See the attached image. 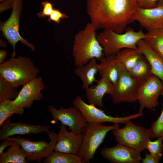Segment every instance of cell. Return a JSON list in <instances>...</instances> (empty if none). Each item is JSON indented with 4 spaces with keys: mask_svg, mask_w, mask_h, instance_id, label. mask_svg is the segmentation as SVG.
<instances>
[{
    "mask_svg": "<svg viewBox=\"0 0 163 163\" xmlns=\"http://www.w3.org/2000/svg\"><path fill=\"white\" fill-rule=\"evenodd\" d=\"M73 105L81 111L88 123H104L125 124L129 120L142 116L144 113H139L123 117H113L107 115L104 111L96 106L85 103L82 97L77 95L73 101Z\"/></svg>",
    "mask_w": 163,
    "mask_h": 163,
    "instance_id": "obj_9",
    "label": "cell"
},
{
    "mask_svg": "<svg viewBox=\"0 0 163 163\" xmlns=\"http://www.w3.org/2000/svg\"><path fill=\"white\" fill-rule=\"evenodd\" d=\"M13 5V0H6L2 2L0 4V12L12 8Z\"/></svg>",
    "mask_w": 163,
    "mask_h": 163,
    "instance_id": "obj_35",
    "label": "cell"
},
{
    "mask_svg": "<svg viewBox=\"0 0 163 163\" xmlns=\"http://www.w3.org/2000/svg\"><path fill=\"white\" fill-rule=\"evenodd\" d=\"M163 0H138L139 7L143 8H151L155 7L158 2Z\"/></svg>",
    "mask_w": 163,
    "mask_h": 163,
    "instance_id": "obj_34",
    "label": "cell"
},
{
    "mask_svg": "<svg viewBox=\"0 0 163 163\" xmlns=\"http://www.w3.org/2000/svg\"><path fill=\"white\" fill-rule=\"evenodd\" d=\"M0 47H6L7 46V44L4 41H3L2 40L0 39Z\"/></svg>",
    "mask_w": 163,
    "mask_h": 163,
    "instance_id": "obj_38",
    "label": "cell"
},
{
    "mask_svg": "<svg viewBox=\"0 0 163 163\" xmlns=\"http://www.w3.org/2000/svg\"><path fill=\"white\" fill-rule=\"evenodd\" d=\"M96 85L91 86L85 90V95L89 104L96 106L104 107L102 99L105 94H110L113 91V84L107 77H101Z\"/></svg>",
    "mask_w": 163,
    "mask_h": 163,
    "instance_id": "obj_18",
    "label": "cell"
},
{
    "mask_svg": "<svg viewBox=\"0 0 163 163\" xmlns=\"http://www.w3.org/2000/svg\"><path fill=\"white\" fill-rule=\"evenodd\" d=\"M48 111L51 115L53 122L60 121L71 131L76 133H82L88 124L81 111L74 105L66 108L60 107L59 109L50 105Z\"/></svg>",
    "mask_w": 163,
    "mask_h": 163,
    "instance_id": "obj_11",
    "label": "cell"
},
{
    "mask_svg": "<svg viewBox=\"0 0 163 163\" xmlns=\"http://www.w3.org/2000/svg\"><path fill=\"white\" fill-rule=\"evenodd\" d=\"M39 72L29 57H11L0 64V76L17 88L38 77Z\"/></svg>",
    "mask_w": 163,
    "mask_h": 163,
    "instance_id": "obj_3",
    "label": "cell"
},
{
    "mask_svg": "<svg viewBox=\"0 0 163 163\" xmlns=\"http://www.w3.org/2000/svg\"><path fill=\"white\" fill-rule=\"evenodd\" d=\"M48 133L50 141L43 140L34 141L19 136H12L7 138L17 142L25 152L27 162L36 161L40 163L42 159L48 156L54 150L57 141V134L49 130Z\"/></svg>",
    "mask_w": 163,
    "mask_h": 163,
    "instance_id": "obj_7",
    "label": "cell"
},
{
    "mask_svg": "<svg viewBox=\"0 0 163 163\" xmlns=\"http://www.w3.org/2000/svg\"><path fill=\"white\" fill-rule=\"evenodd\" d=\"M142 55L138 48H126L120 51L115 56L123 68L128 71Z\"/></svg>",
    "mask_w": 163,
    "mask_h": 163,
    "instance_id": "obj_24",
    "label": "cell"
},
{
    "mask_svg": "<svg viewBox=\"0 0 163 163\" xmlns=\"http://www.w3.org/2000/svg\"><path fill=\"white\" fill-rule=\"evenodd\" d=\"M7 151L0 155V163H26V156L20 145L16 141Z\"/></svg>",
    "mask_w": 163,
    "mask_h": 163,
    "instance_id": "obj_23",
    "label": "cell"
},
{
    "mask_svg": "<svg viewBox=\"0 0 163 163\" xmlns=\"http://www.w3.org/2000/svg\"><path fill=\"white\" fill-rule=\"evenodd\" d=\"M11 117L0 126V141L15 135L38 134L42 132H47L50 127V125H33L20 122L13 123L11 121Z\"/></svg>",
    "mask_w": 163,
    "mask_h": 163,
    "instance_id": "obj_15",
    "label": "cell"
},
{
    "mask_svg": "<svg viewBox=\"0 0 163 163\" xmlns=\"http://www.w3.org/2000/svg\"><path fill=\"white\" fill-rule=\"evenodd\" d=\"M16 88L0 76V103L16 99L19 93Z\"/></svg>",
    "mask_w": 163,
    "mask_h": 163,
    "instance_id": "obj_28",
    "label": "cell"
},
{
    "mask_svg": "<svg viewBox=\"0 0 163 163\" xmlns=\"http://www.w3.org/2000/svg\"><path fill=\"white\" fill-rule=\"evenodd\" d=\"M155 141L148 139L146 144L145 149L149 153L155 155L162 156L163 151V137H159Z\"/></svg>",
    "mask_w": 163,
    "mask_h": 163,
    "instance_id": "obj_30",
    "label": "cell"
},
{
    "mask_svg": "<svg viewBox=\"0 0 163 163\" xmlns=\"http://www.w3.org/2000/svg\"><path fill=\"white\" fill-rule=\"evenodd\" d=\"M7 55V52L6 50L3 49L0 50V64L4 62V60L6 57Z\"/></svg>",
    "mask_w": 163,
    "mask_h": 163,
    "instance_id": "obj_37",
    "label": "cell"
},
{
    "mask_svg": "<svg viewBox=\"0 0 163 163\" xmlns=\"http://www.w3.org/2000/svg\"><path fill=\"white\" fill-rule=\"evenodd\" d=\"M136 21L148 31L158 28H163V0L157 2L152 8L139 7Z\"/></svg>",
    "mask_w": 163,
    "mask_h": 163,
    "instance_id": "obj_17",
    "label": "cell"
},
{
    "mask_svg": "<svg viewBox=\"0 0 163 163\" xmlns=\"http://www.w3.org/2000/svg\"><path fill=\"white\" fill-rule=\"evenodd\" d=\"M139 7L138 0H86V12L96 30L118 34L136 21Z\"/></svg>",
    "mask_w": 163,
    "mask_h": 163,
    "instance_id": "obj_1",
    "label": "cell"
},
{
    "mask_svg": "<svg viewBox=\"0 0 163 163\" xmlns=\"http://www.w3.org/2000/svg\"><path fill=\"white\" fill-rule=\"evenodd\" d=\"M113 85L110 94L113 104L134 103L137 101V93L141 84L124 68Z\"/></svg>",
    "mask_w": 163,
    "mask_h": 163,
    "instance_id": "obj_10",
    "label": "cell"
},
{
    "mask_svg": "<svg viewBox=\"0 0 163 163\" xmlns=\"http://www.w3.org/2000/svg\"><path fill=\"white\" fill-rule=\"evenodd\" d=\"M5 0H0V2H3V1H5Z\"/></svg>",
    "mask_w": 163,
    "mask_h": 163,
    "instance_id": "obj_39",
    "label": "cell"
},
{
    "mask_svg": "<svg viewBox=\"0 0 163 163\" xmlns=\"http://www.w3.org/2000/svg\"><path fill=\"white\" fill-rule=\"evenodd\" d=\"M69 18V16L61 12L57 9L54 8L52 13L49 16L47 21L49 22L53 21L57 24L60 23V21Z\"/></svg>",
    "mask_w": 163,
    "mask_h": 163,
    "instance_id": "obj_31",
    "label": "cell"
},
{
    "mask_svg": "<svg viewBox=\"0 0 163 163\" xmlns=\"http://www.w3.org/2000/svg\"><path fill=\"white\" fill-rule=\"evenodd\" d=\"M57 134V141L54 151L66 153L78 154L82 145V133L68 131L66 126L61 123Z\"/></svg>",
    "mask_w": 163,
    "mask_h": 163,
    "instance_id": "obj_16",
    "label": "cell"
},
{
    "mask_svg": "<svg viewBox=\"0 0 163 163\" xmlns=\"http://www.w3.org/2000/svg\"><path fill=\"white\" fill-rule=\"evenodd\" d=\"M163 90V82L154 75L141 85L137 95V101L139 104V112L142 113L145 108L151 110L157 107L159 96Z\"/></svg>",
    "mask_w": 163,
    "mask_h": 163,
    "instance_id": "obj_12",
    "label": "cell"
},
{
    "mask_svg": "<svg viewBox=\"0 0 163 163\" xmlns=\"http://www.w3.org/2000/svg\"><path fill=\"white\" fill-rule=\"evenodd\" d=\"M100 153L103 158L112 163H139L142 159L140 152L119 143L103 148Z\"/></svg>",
    "mask_w": 163,
    "mask_h": 163,
    "instance_id": "obj_14",
    "label": "cell"
},
{
    "mask_svg": "<svg viewBox=\"0 0 163 163\" xmlns=\"http://www.w3.org/2000/svg\"><path fill=\"white\" fill-rule=\"evenodd\" d=\"M137 48L149 63L152 73L163 82V58L145 42L141 39L137 42Z\"/></svg>",
    "mask_w": 163,
    "mask_h": 163,
    "instance_id": "obj_19",
    "label": "cell"
},
{
    "mask_svg": "<svg viewBox=\"0 0 163 163\" xmlns=\"http://www.w3.org/2000/svg\"><path fill=\"white\" fill-rule=\"evenodd\" d=\"M96 30L89 22L75 36L72 55L76 67L87 64L93 59L100 61L104 57L103 49L97 38Z\"/></svg>",
    "mask_w": 163,
    "mask_h": 163,
    "instance_id": "obj_2",
    "label": "cell"
},
{
    "mask_svg": "<svg viewBox=\"0 0 163 163\" xmlns=\"http://www.w3.org/2000/svg\"><path fill=\"white\" fill-rule=\"evenodd\" d=\"M99 64L95 59H91L87 64L77 67L74 71L75 74L78 77L82 82V88L85 90L94 82L98 80L95 78V75L99 72Z\"/></svg>",
    "mask_w": 163,
    "mask_h": 163,
    "instance_id": "obj_21",
    "label": "cell"
},
{
    "mask_svg": "<svg viewBox=\"0 0 163 163\" xmlns=\"http://www.w3.org/2000/svg\"><path fill=\"white\" fill-rule=\"evenodd\" d=\"M23 0H13L12 11L10 17L4 22H0V29L3 36L13 47L11 57L16 55L15 48L17 43L21 41L22 43L34 51L35 47L26 40L22 38L19 32L20 18L23 8Z\"/></svg>",
    "mask_w": 163,
    "mask_h": 163,
    "instance_id": "obj_8",
    "label": "cell"
},
{
    "mask_svg": "<svg viewBox=\"0 0 163 163\" xmlns=\"http://www.w3.org/2000/svg\"><path fill=\"white\" fill-rule=\"evenodd\" d=\"M0 144V155L4 153V150L6 147L11 146L13 143L14 141L9 140L7 139H4Z\"/></svg>",
    "mask_w": 163,
    "mask_h": 163,
    "instance_id": "obj_36",
    "label": "cell"
},
{
    "mask_svg": "<svg viewBox=\"0 0 163 163\" xmlns=\"http://www.w3.org/2000/svg\"><path fill=\"white\" fill-rule=\"evenodd\" d=\"M99 64L100 75L108 78L114 84L117 80L123 67L115 55L104 57Z\"/></svg>",
    "mask_w": 163,
    "mask_h": 163,
    "instance_id": "obj_20",
    "label": "cell"
},
{
    "mask_svg": "<svg viewBox=\"0 0 163 163\" xmlns=\"http://www.w3.org/2000/svg\"><path fill=\"white\" fill-rule=\"evenodd\" d=\"M162 157V156L155 155L145 152L144 158L142 159L141 163H158Z\"/></svg>",
    "mask_w": 163,
    "mask_h": 163,
    "instance_id": "obj_33",
    "label": "cell"
},
{
    "mask_svg": "<svg viewBox=\"0 0 163 163\" xmlns=\"http://www.w3.org/2000/svg\"><path fill=\"white\" fill-rule=\"evenodd\" d=\"M128 71L141 85L153 75L149 63L142 54Z\"/></svg>",
    "mask_w": 163,
    "mask_h": 163,
    "instance_id": "obj_22",
    "label": "cell"
},
{
    "mask_svg": "<svg viewBox=\"0 0 163 163\" xmlns=\"http://www.w3.org/2000/svg\"><path fill=\"white\" fill-rule=\"evenodd\" d=\"M44 163H83L78 154L69 153L53 151L44 158Z\"/></svg>",
    "mask_w": 163,
    "mask_h": 163,
    "instance_id": "obj_26",
    "label": "cell"
},
{
    "mask_svg": "<svg viewBox=\"0 0 163 163\" xmlns=\"http://www.w3.org/2000/svg\"><path fill=\"white\" fill-rule=\"evenodd\" d=\"M41 4L43 9L42 11L37 14V15L40 18H45L49 16L54 8L53 4L47 1L42 2Z\"/></svg>",
    "mask_w": 163,
    "mask_h": 163,
    "instance_id": "obj_32",
    "label": "cell"
},
{
    "mask_svg": "<svg viewBox=\"0 0 163 163\" xmlns=\"http://www.w3.org/2000/svg\"><path fill=\"white\" fill-rule=\"evenodd\" d=\"M115 139L118 143L123 144L139 152L144 151L147 140L150 138L149 129L137 125L131 120L121 128L112 130Z\"/></svg>",
    "mask_w": 163,
    "mask_h": 163,
    "instance_id": "obj_6",
    "label": "cell"
},
{
    "mask_svg": "<svg viewBox=\"0 0 163 163\" xmlns=\"http://www.w3.org/2000/svg\"><path fill=\"white\" fill-rule=\"evenodd\" d=\"M45 88L43 78L38 77L23 85L17 97L12 101L19 107L29 108L35 101H39L43 99L41 91Z\"/></svg>",
    "mask_w": 163,
    "mask_h": 163,
    "instance_id": "obj_13",
    "label": "cell"
},
{
    "mask_svg": "<svg viewBox=\"0 0 163 163\" xmlns=\"http://www.w3.org/2000/svg\"><path fill=\"white\" fill-rule=\"evenodd\" d=\"M24 109L14 104L12 100H7L0 103V126L9 117L14 114L21 115Z\"/></svg>",
    "mask_w": 163,
    "mask_h": 163,
    "instance_id": "obj_27",
    "label": "cell"
},
{
    "mask_svg": "<svg viewBox=\"0 0 163 163\" xmlns=\"http://www.w3.org/2000/svg\"><path fill=\"white\" fill-rule=\"evenodd\" d=\"M145 37V34L141 29L135 31L132 29L122 34L105 29L97 35L105 56L115 55L125 48H137V42L141 39H144Z\"/></svg>",
    "mask_w": 163,
    "mask_h": 163,
    "instance_id": "obj_4",
    "label": "cell"
},
{
    "mask_svg": "<svg viewBox=\"0 0 163 163\" xmlns=\"http://www.w3.org/2000/svg\"><path fill=\"white\" fill-rule=\"evenodd\" d=\"M161 95L163 98V90ZM149 129L151 139L163 137V104L162 110L160 115L155 121L153 122Z\"/></svg>",
    "mask_w": 163,
    "mask_h": 163,
    "instance_id": "obj_29",
    "label": "cell"
},
{
    "mask_svg": "<svg viewBox=\"0 0 163 163\" xmlns=\"http://www.w3.org/2000/svg\"><path fill=\"white\" fill-rule=\"evenodd\" d=\"M145 42L163 58V28L148 31L144 39Z\"/></svg>",
    "mask_w": 163,
    "mask_h": 163,
    "instance_id": "obj_25",
    "label": "cell"
},
{
    "mask_svg": "<svg viewBox=\"0 0 163 163\" xmlns=\"http://www.w3.org/2000/svg\"><path fill=\"white\" fill-rule=\"evenodd\" d=\"M120 126L119 123L106 126L103 123H88L82 133V143L78 153L83 163L90 162L107 133Z\"/></svg>",
    "mask_w": 163,
    "mask_h": 163,
    "instance_id": "obj_5",
    "label": "cell"
}]
</instances>
